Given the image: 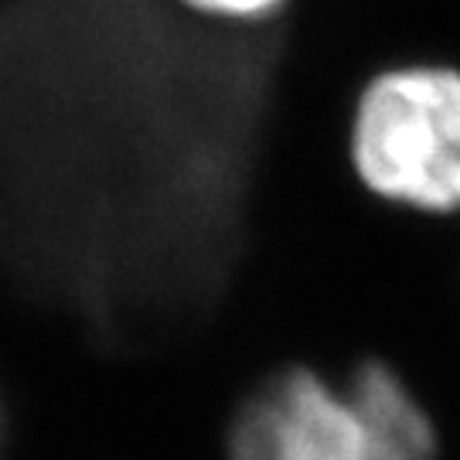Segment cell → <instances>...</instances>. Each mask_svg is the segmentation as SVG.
<instances>
[{
  "instance_id": "obj_6",
  "label": "cell",
  "mask_w": 460,
  "mask_h": 460,
  "mask_svg": "<svg viewBox=\"0 0 460 460\" xmlns=\"http://www.w3.org/2000/svg\"><path fill=\"white\" fill-rule=\"evenodd\" d=\"M0 433H4V416H0Z\"/></svg>"
},
{
  "instance_id": "obj_4",
  "label": "cell",
  "mask_w": 460,
  "mask_h": 460,
  "mask_svg": "<svg viewBox=\"0 0 460 460\" xmlns=\"http://www.w3.org/2000/svg\"><path fill=\"white\" fill-rule=\"evenodd\" d=\"M167 4L201 24L235 28V31L270 28L290 7V0H167Z\"/></svg>"
},
{
  "instance_id": "obj_1",
  "label": "cell",
  "mask_w": 460,
  "mask_h": 460,
  "mask_svg": "<svg viewBox=\"0 0 460 460\" xmlns=\"http://www.w3.org/2000/svg\"><path fill=\"white\" fill-rule=\"evenodd\" d=\"M345 150L368 198L460 218V66L399 62L368 75L351 102Z\"/></svg>"
},
{
  "instance_id": "obj_2",
  "label": "cell",
  "mask_w": 460,
  "mask_h": 460,
  "mask_svg": "<svg viewBox=\"0 0 460 460\" xmlns=\"http://www.w3.org/2000/svg\"><path fill=\"white\" fill-rule=\"evenodd\" d=\"M222 450L226 460H372L341 385L304 362L266 372L235 402Z\"/></svg>"
},
{
  "instance_id": "obj_5",
  "label": "cell",
  "mask_w": 460,
  "mask_h": 460,
  "mask_svg": "<svg viewBox=\"0 0 460 460\" xmlns=\"http://www.w3.org/2000/svg\"><path fill=\"white\" fill-rule=\"evenodd\" d=\"M164 31V28H161ZM161 31L150 34L147 41H157L161 38ZM106 51H127V49H58L51 51V55H41L38 62L41 66H66V62H79V58H89V55H106ZM28 83H34V79H28ZM28 83L24 85H14V89H21V93H28ZM31 96V93H28ZM11 119H28V110H14V116ZM28 147V157L24 161H14V164L0 167V184L4 188H24V191H41V181H38V164H34V147L31 140H11L7 144V150H21Z\"/></svg>"
},
{
  "instance_id": "obj_3",
  "label": "cell",
  "mask_w": 460,
  "mask_h": 460,
  "mask_svg": "<svg viewBox=\"0 0 460 460\" xmlns=\"http://www.w3.org/2000/svg\"><path fill=\"white\" fill-rule=\"evenodd\" d=\"M372 460H440L444 440L423 395L393 362L368 355L338 378Z\"/></svg>"
}]
</instances>
